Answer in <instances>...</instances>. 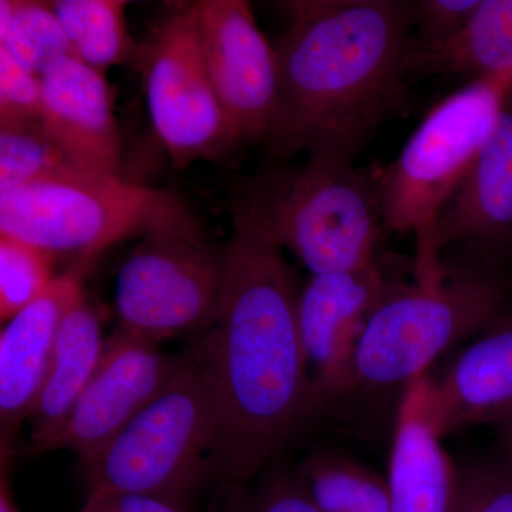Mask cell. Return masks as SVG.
Wrapping results in <instances>:
<instances>
[{
    "mask_svg": "<svg viewBox=\"0 0 512 512\" xmlns=\"http://www.w3.org/2000/svg\"><path fill=\"white\" fill-rule=\"evenodd\" d=\"M295 470L322 512H392L387 478L343 454L313 451Z\"/></svg>",
    "mask_w": 512,
    "mask_h": 512,
    "instance_id": "cell-20",
    "label": "cell"
},
{
    "mask_svg": "<svg viewBox=\"0 0 512 512\" xmlns=\"http://www.w3.org/2000/svg\"><path fill=\"white\" fill-rule=\"evenodd\" d=\"M217 414L204 367L188 350L156 399L92 456L82 458L90 491L157 494L190 503L214 481Z\"/></svg>",
    "mask_w": 512,
    "mask_h": 512,
    "instance_id": "cell-5",
    "label": "cell"
},
{
    "mask_svg": "<svg viewBox=\"0 0 512 512\" xmlns=\"http://www.w3.org/2000/svg\"><path fill=\"white\" fill-rule=\"evenodd\" d=\"M83 173L89 171L66 156L40 120L0 126V192Z\"/></svg>",
    "mask_w": 512,
    "mask_h": 512,
    "instance_id": "cell-23",
    "label": "cell"
},
{
    "mask_svg": "<svg viewBox=\"0 0 512 512\" xmlns=\"http://www.w3.org/2000/svg\"><path fill=\"white\" fill-rule=\"evenodd\" d=\"M511 94L512 84L504 80L471 79L433 107L396 160L373 174L387 229L416 238L417 284L446 278L437 245L441 214Z\"/></svg>",
    "mask_w": 512,
    "mask_h": 512,
    "instance_id": "cell-4",
    "label": "cell"
},
{
    "mask_svg": "<svg viewBox=\"0 0 512 512\" xmlns=\"http://www.w3.org/2000/svg\"><path fill=\"white\" fill-rule=\"evenodd\" d=\"M234 205L311 275L370 264L389 231L375 175L353 165L272 160L238 188Z\"/></svg>",
    "mask_w": 512,
    "mask_h": 512,
    "instance_id": "cell-3",
    "label": "cell"
},
{
    "mask_svg": "<svg viewBox=\"0 0 512 512\" xmlns=\"http://www.w3.org/2000/svg\"><path fill=\"white\" fill-rule=\"evenodd\" d=\"M225 278L217 311L191 352L200 360L217 414L214 480L229 497L281 463L312 416L299 335V291L284 249L232 205Z\"/></svg>",
    "mask_w": 512,
    "mask_h": 512,
    "instance_id": "cell-1",
    "label": "cell"
},
{
    "mask_svg": "<svg viewBox=\"0 0 512 512\" xmlns=\"http://www.w3.org/2000/svg\"><path fill=\"white\" fill-rule=\"evenodd\" d=\"M437 245L441 254L460 245L485 259L512 251V104L508 100L441 214Z\"/></svg>",
    "mask_w": 512,
    "mask_h": 512,
    "instance_id": "cell-14",
    "label": "cell"
},
{
    "mask_svg": "<svg viewBox=\"0 0 512 512\" xmlns=\"http://www.w3.org/2000/svg\"><path fill=\"white\" fill-rule=\"evenodd\" d=\"M183 362L184 353L168 355L157 343L116 328L76 406L39 453L92 456L163 392Z\"/></svg>",
    "mask_w": 512,
    "mask_h": 512,
    "instance_id": "cell-12",
    "label": "cell"
},
{
    "mask_svg": "<svg viewBox=\"0 0 512 512\" xmlns=\"http://www.w3.org/2000/svg\"><path fill=\"white\" fill-rule=\"evenodd\" d=\"M292 22L274 46L276 99L265 147L353 165L386 121L409 109L416 37L413 2L286 3Z\"/></svg>",
    "mask_w": 512,
    "mask_h": 512,
    "instance_id": "cell-2",
    "label": "cell"
},
{
    "mask_svg": "<svg viewBox=\"0 0 512 512\" xmlns=\"http://www.w3.org/2000/svg\"><path fill=\"white\" fill-rule=\"evenodd\" d=\"M215 92L239 143H264L276 99L274 46L244 0L191 3Z\"/></svg>",
    "mask_w": 512,
    "mask_h": 512,
    "instance_id": "cell-11",
    "label": "cell"
},
{
    "mask_svg": "<svg viewBox=\"0 0 512 512\" xmlns=\"http://www.w3.org/2000/svg\"><path fill=\"white\" fill-rule=\"evenodd\" d=\"M430 412L441 437L512 413V315L504 313L458 353L437 382Z\"/></svg>",
    "mask_w": 512,
    "mask_h": 512,
    "instance_id": "cell-16",
    "label": "cell"
},
{
    "mask_svg": "<svg viewBox=\"0 0 512 512\" xmlns=\"http://www.w3.org/2000/svg\"><path fill=\"white\" fill-rule=\"evenodd\" d=\"M227 512H322L296 470L275 464L254 483L229 497Z\"/></svg>",
    "mask_w": 512,
    "mask_h": 512,
    "instance_id": "cell-26",
    "label": "cell"
},
{
    "mask_svg": "<svg viewBox=\"0 0 512 512\" xmlns=\"http://www.w3.org/2000/svg\"><path fill=\"white\" fill-rule=\"evenodd\" d=\"M73 56L97 72L127 62L138 52L126 23L123 0H57L50 2Z\"/></svg>",
    "mask_w": 512,
    "mask_h": 512,
    "instance_id": "cell-21",
    "label": "cell"
},
{
    "mask_svg": "<svg viewBox=\"0 0 512 512\" xmlns=\"http://www.w3.org/2000/svg\"><path fill=\"white\" fill-rule=\"evenodd\" d=\"M104 346L99 315L83 295L64 316L49 372L30 413V453H39L62 427L99 367Z\"/></svg>",
    "mask_w": 512,
    "mask_h": 512,
    "instance_id": "cell-18",
    "label": "cell"
},
{
    "mask_svg": "<svg viewBox=\"0 0 512 512\" xmlns=\"http://www.w3.org/2000/svg\"><path fill=\"white\" fill-rule=\"evenodd\" d=\"M56 258L20 239L0 235V319L8 322L53 284Z\"/></svg>",
    "mask_w": 512,
    "mask_h": 512,
    "instance_id": "cell-24",
    "label": "cell"
},
{
    "mask_svg": "<svg viewBox=\"0 0 512 512\" xmlns=\"http://www.w3.org/2000/svg\"><path fill=\"white\" fill-rule=\"evenodd\" d=\"M403 284L397 259L380 254L360 268L311 275L303 286L298 323L313 413L349 396L353 360L367 323Z\"/></svg>",
    "mask_w": 512,
    "mask_h": 512,
    "instance_id": "cell-10",
    "label": "cell"
},
{
    "mask_svg": "<svg viewBox=\"0 0 512 512\" xmlns=\"http://www.w3.org/2000/svg\"><path fill=\"white\" fill-rule=\"evenodd\" d=\"M0 47L39 79L74 57L50 2L2 0Z\"/></svg>",
    "mask_w": 512,
    "mask_h": 512,
    "instance_id": "cell-22",
    "label": "cell"
},
{
    "mask_svg": "<svg viewBox=\"0 0 512 512\" xmlns=\"http://www.w3.org/2000/svg\"><path fill=\"white\" fill-rule=\"evenodd\" d=\"M500 430V446L512 458V413L497 424Z\"/></svg>",
    "mask_w": 512,
    "mask_h": 512,
    "instance_id": "cell-30",
    "label": "cell"
},
{
    "mask_svg": "<svg viewBox=\"0 0 512 512\" xmlns=\"http://www.w3.org/2000/svg\"><path fill=\"white\" fill-rule=\"evenodd\" d=\"M143 63L151 123L175 167L215 160L237 148L191 6L168 16L144 50Z\"/></svg>",
    "mask_w": 512,
    "mask_h": 512,
    "instance_id": "cell-9",
    "label": "cell"
},
{
    "mask_svg": "<svg viewBox=\"0 0 512 512\" xmlns=\"http://www.w3.org/2000/svg\"><path fill=\"white\" fill-rule=\"evenodd\" d=\"M84 295L79 271L57 276L36 301L3 323L0 333L2 454L30 413L45 383L64 316Z\"/></svg>",
    "mask_w": 512,
    "mask_h": 512,
    "instance_id": "cell-13",
    "label": "cell"
},
{
    "mask_svg": "<svg viewBox=\"0 0 512 512\" xmlns=\"http://www.w3.org/2000/svg\"><path fill=\"white\" fill-rule=\"evenodd\" d=\"M87 497L109 512H195L190 503L165 495L90 491Z\"/></svg>",
    "mask_w": 512,
    "mask_h": 512,
    "instance_id": "cell-29",
    "label": "cell"
},
{
    "mask_svg": "<svg viewBox=\"0 0 512 512\" xmlns=\"http://www.w3.org/2000/svg\"><path fill=\"white\" fill-rule=\"evenodd\" d=\"M80 512H109L104 510L101 505L97 504L96 501L93 500V498L87 497L86 501H84L82 510Z\"/></svg>",
    "mask_w": 512,
    "mask_h": 512,
    "instance_id": "cell-32",
    "label": "cell"
},
{
    "mask_svg": "<svg viewBox=\"0 0 512 512\" xmlns=\"http://www.w3.org/2000/svg\"><path fill=\"white\" fill-rule=\"evenodd\" d=\"M507 313L503 282L480 266L447 269L437 285L403 284L367 323L353 360L350 393L383 392L426 375L458 343Z\"/></svg>",
    "mask_w": 512,
    "mask_h": 512,
    "instance_id": "cell-6",
    "label": "cell"
},
{
    "mask_svg": "<svg viewBox=\"0 0 512 512\" xmlns=\"http://www.w3.org/2000/svg\"><path fill=\"white\" fill-rule=\"evenodd\" d=\"M412 72L474 74L512 84V0H481L456 36L414 46Z\"/></svg>",
    "mask_w": 512,
    "mask_h": 512,
    "instance_id": "cell-19",
    "label": "cell"
},
{
    "mask_svg": "<svg viewBox=\"0 0 512 512\" xmlns=\"http://www.w3.org/2000/svg\"><path fill=\"white\" fill-rule=\"evenodd\" d=\"M481 0H420L413 2L414 28L419 30L416 45L444 42L464 29Z\"/></svg>",
    "mask_w": 512,
    "mask_h": 512,
    "instance_id": "cell-28",
    "label": "cell"
},
{
    "mask_svg": "<svg viewBox=\"0 0 512 512\" xmlns=\"http://www.w3.org/2000/svg\"><path fill=\"white\" fill-rule=\"evenodd\" d=\"M40 123L66 156L89 173L121 177V140L104 73L70 57L42 79Z\"/></svg>",
    "mask_w": 512,
    "mask_h": 512,
    "instance_id": "cell-15",
    "label": "cell"
},
{
    "mask_svg": "<svg viewBox=\"0 0 512 512\" xmlns=\"http://www.w3.org/2000/svg\"><path fill=\"white\" fill-rule=\"evenodd\" d=\"M42 79L0 47V126L40 120Z\"/></svg>",
    "mask_w": 512,
    "mask_h": 512,
    "instance_id": "cell-27",
    "label": "cell"
},
{
    "mask_svg": "<svg viewBox=\"0 0 512 512\" xmlns=\"http://www.w3.org/2000/svg\"><path fill=\"white\" fill-rule=\"evenodd\" d=\"M457 466L441 444L430 412V379L404 389L394 426L389 484L392 512H450Z\"/></svg>",
    "mask_w": 512,
    "mask_h": 512,
    "instance_id": "cell-17",
    "label": "cell"
},
{
    "mask_svg": "<svg viewBox=\"0 0 512 512\" xmlns=\"http://www.w3.org/2000/svg\"><path fill=\"white\" fill-rule=\"evenodd\" d=\"M0 512H18V508L13 503L12 495H10L9 484L3 470L2 485H0Z\"/></svg>",
    "mask_w": 512,
    "mask_h": 512,
    "instance_id": "cell-31",
    "label": "cell"
},
{
    "mask_svg": "<svg viewBox=\"0 0 512 512\" xmlns=\"http://www.w3.org/2000/svg\"><path fill=\"white\" fill-rule=\"evenodd\" d=\"M191 215L171 191L83 173L0 192V235L55 256L90 259L116 242Z\"/></svg>",
    "mask_w": 512,
    "mask_h": 512,
    "instance_id": "cell-7",
    "label": "cell"
},
{
    "mask_svg": "<svg viewBox=\"0 0 512 512\" xmlns=\"http://www.w3.org/2000/svg\"><path fill=\"white\" fill-rule=\"evenodd\" d=\"M224 278L225 244L205 237L191 215L153 229L117 272V328L157 345L201 332L217 311Z\"/></svg>",
    "mask_w": 512,
    "mask_h": 512,
    "instance_id": "cell-8",
    "label": "cell"
},
{
    "mask_svg": "<svg viewBox=\"0 0 512 512\" xmlns=\"http://www.w3.org/2000/svg\"><path fill=\"white\" fill-rule=\"evenodd\" d=\"M450 512H512V458L503 447L457 467Z\"/></svg>",
    "mask_w": 512,
    "mask_h": 512,
    "instance_id": "cell-25",
    "label": "cell"
}]
</instances>
